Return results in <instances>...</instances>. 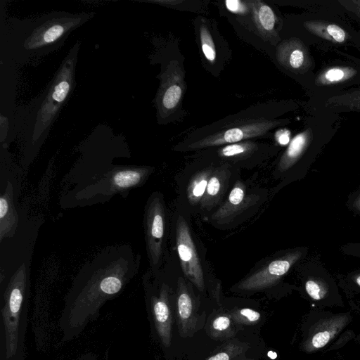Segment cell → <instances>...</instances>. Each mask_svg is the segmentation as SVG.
Segmentation results:
<instances>
[{
	"mask_svg": "<svg viewBox=\"0 0 360 360\" xmlns=\"http://www.w3.org/2000/svg\"><path fill=\"white\" fill-rule=\"evenodd\" d=\"M238 170V169L227 164L216 162L214 169L209 179L205 195L200 205L202 210L210 211L219 205L226 191L229 189L232 174Z\"/></svg>",
	"mask_w": 360,
	"mask_h": 360,
	"instance_id": "ffe728a7",
	"label": "cell"
},
{
	"mask_svg": "<svg viewBox=\"0 0 360 360\" xmlns=\"http://www.w3.org/2000/svg\"><path fill=\"white\" fill-rule=\"evenodd\" d=\"M30 263L0 285V360H23L30 296Z\"/></svg>",
	"mask_w": 360,
	"mask_h": 360,
	"instance_id": "52a82bcc",
	"label": "cell"
},
{
	"mask_svg": "<svg viewBox=\"0 0 360 360\" xmlns=\"http://www.w3.org/2000/svg\"><path fill=\"white\" fill-rule=\"evenodd\" d=\"M143 217L146 252L152 274H155L162 260L166 230V211L161 194L150 195Z\"/></svg>",
	"mask_w": 360,
	"mask_h": 360,
	"instance_id": "9a60e30c",
	"label": "cell"
},
{
	"mask_svg": "<svg viewBox=\"0 0 360 360\" xmlns=\"http://www.w3.org/2000/svg\"><path fill=\"white\" fill-rule=\"evenodd\" d=\"M176 312L181 333L188 334L195 326L196 314L192 296L185 281L181 278L178 283Z\"/></svg>",
	"mask_w": 360,
	"mask_h": 360,
	"instance_id": "d4e9b609",
	"label": "cell"
},
{
	"mask_svg": "<svg viewBox=\"0 0 360 360\" xmlns=\"http://www.w3.org/2000/svg\"><path fill=\"white\" fill-rule=\"evenodd\" d=\"M291 139L290 132L284 127L276 129L273 136L274 142L280 147L287 146Z\"/></svg>",
	"mask_w": 360,
	"mask_h": 360,
	"instance_id": "e575fe53",
	"label": "cell"
},
{
	"mask_svg": "<svg viewBox=\"0 0 360 360\" xmlns=\"http://www.w3.org/2000/svg\"><path fill=\"white\" fill-rule=\"evenodd\" d=\"M339 250L347 256L360 259V242L342 244L340 246Z\"/></svg>",
	"mask_w": 360,
	"mask_h": 360,
	"instance_id": "d590c367",
	"label": "cell"
},
{
	"mask_svg": "<svg viewBox=\"0 0 360 360\" xmlns=\"http://www.w3.org/2000/svg\"><path fill=\"white\" fill-rule=\"evenodd\" d=\"M252 20L259 34L265 39H275L278 37V18L274 8L259 0H248Z\"/></svg>",
	"mask_w": 360,
	"mask_h": 360,
	"instance_id": "cb8c5ba5",
	"label": "cell"
},
{
	"mask_svg": "<svg viewBox=\"0 0 360 360\" xmlns=\"http://www.w3.org/2000/svg\"><path fill=\"white\" fill-rule=\"evenodd\" d=\"M227 10L238 15H245L250 12L248 1L228 0L224 2Z\"/></svg>",
	"mask_w": 360,
	"mask_h": 360,
	"instance_id": "1f68e13d",
	"label": "cell"
},
{
	"mask_svg": "<svg viewBox=\"0 0 360 360\" xmlns=\"http://www.w3.org/2000/svg\"><path fill=\"white\" fill-rule=\"evenodd\" d=\"M307 107L340 115L360 112V87L320 99H309Z\"/></svg>",
	"mask_w": 360,
	"mask_h": 360,
	"instance_id": "44dd1931",
	"label": "cell"
},
{
	"mask_svg": "<svg viewBox=\"0 0 360 360\" xmlns=\"http://www.w3.org/2000/svg\"><path fill=\"white\" fill-rule=\"evenodd\" d=\"M343 13L351 20L360 24V0H338Z\"/></svg>",
	"mask_w": 360,
	"mask_h": 360,
	"instance_id": "f1b7e54d",
	"label": "cell"
},
{
	"mask_svg": "<svg viewBox=\"0 0 360 360\" xmlns=\"http://www.w3.org/2000/svg\"><path fill=\"white\" fill-rule=\"evenodd\" d=\"M160 86L154 99L157 120L167 124L174 119L182 106L186 89L183 66L177 60L171 59L162 67Z\"/></svg>",
	"mask_w": 360,
	"mask_h": 360,
	"instance_id": "7c38bea8",
	"label": "cell"
},
{
	"mask_svg": "<svg viewBox=\"0 0 360 360\" xmlns=\"http://www.w3.org/2000/svg\"><path fill=\"white\" fill-rule=\"evenodd\" d=\"M231 317L239 323L250 325L259 321L261 314L252 309L242 308L235 311Z\"/></svg>",
	"mask_w": 360,
	"mask_h": 360,
	"instance_id": "83f0119b",
	"label": "cell"
},
{
	"mask_svg": "<svg viewBox=\"0 0 360 360\" xmlns=\"http://www.w3.org/2000/svg\"><path fill=\"white\" fill-rule=\"evenodd\" d=\"M231 318L227 315H219L217 316L212 323V328L218 335L226 333L231 328Z\"/></svg>",
	"mask_w": 360,
	"mask_h": 360,
	"instance_id": "d6a6232c",
	"label": "cell"
},
{
	"mask_svg": "<svg viewBox=\"0 0 360 360\" xmlns=\"http://www.w3.org/2000/svg\"><path fill=\"white\" fill-rule=\"evenodd\" d=\"M80 46L77 40L41 94L13 117L11 134L20 136L24 164L29 165L36 157L74 91Z\"/></svg>",
	"mask_w": 360,
	"mask_h": 360,
	"instance_id": "277c9868",
	"label": "cell"
},
{
	"mask_svg": "<svg viewBox=\"0 0 360 360\" xmlns=\"http://www.w3.org/2000/svg\"><path fill=\"white\" fill-rule=\"evenodd\" d=\"M153 172V168L146 166H117L101 174L100 177L91 179L84 183V187L75 188L79 200H92L94 196L128 193L129 190L139 187ZM95 198V200L96 199Z\"/></svg>",
	"mask_w": 360,
	"mask_h": 360,
	"instance_id": "30bf717a",
	"label": "cell"
},
{
	"mask_svg": "<svg viewBox=\"0 0 360 360\" xmlns=\"http://www.w3.org/2000/svg\"><path fill=\"white\" fill-rule=\"evenodd\" d=\"M345 205L349 211L360 218V186L348 194Z\"/></svg>",
	"mask_w": 360,
	"mask_h": 360,
	"instance_id": "4dcf8cb0",
	"label": "cell"
},
{
	"mask_svg": "<svg viewBox=\"0 0 360 360\" xmlns=\"http://www.w3.org/2000/svg\"><path fill=\"white\" fill-rule=\"evenodd\" d=\"M344 319H336L332 327L327 326L326 329L318 331L315 333L310 342L311 347L319 349L326 345L333 337L338 333L344 325Z\"/></svg>",
	"mask_w": 360,
	"mask_h": 360,
	"instance_id": "4316f807",
	"label": "cell"
},
{
	"mask_svg": "<svg viewBox=\"0 0 360 360\" xmlns=\"http://www.w3.org/2000/svg\"><path fill=\"white\" fill-rule=\"evenodd\" d=\"M176 245L181 266L186 277L200 291L205 289L201 261L186 219L179 216L175 229Z\"/></svg>",
	"mask_w": 360,
	"mask_h": 360,
	"instance_id": "ac0fdd59",
	"label": "cell"
},
{
	"mask_svg": "<svg viewBox=\"0 0 360 360\" xmlns=\"http://www.w3.org/2000/svg\"><path fill=\"white\" fill-rule=\"evenodd\" d=\"M306 294L314 301L327 299L333 294L335 283L319 255H307L295 266Z\"/></svg>",
	"mask_w": 360,
	"mask_h": 360,
	"instance_id": "e0dca14e",
	"label": "cell"
},
{
	"mask_svg": "<svg viewBox=\"0 0 360 360\" xmlns=\"http://www.w3.org/2000/svg\"><path fill=\"white\" fill-rule=\"evenodd\" d=\"M259 199L256 194H248L244 182L235 181L226 200L219 206L211 215V221L217 224H225L241 214Z\"/></svg>",
	"mask_w": 360,
	"mask_h": 360,
	"instance_id": "d6986e66",
	"label": "cell"
},
{
	"mask_svg": "<svg viewBox=\"0 0 360 360\" xmlns=\"http://www.w3.org/2000/svg\"><path fill=\"white\" fill-rule=\"evenodd\" d=\"M243 348L236 345H229L218 353L208 357L205 360H232L242 352Z\"/></svg>",
	"mask_w": 360,
	"mask_h": 360,
	"instance_id": "f546056e",
	"label": "cell"
},
{
	"mask_svg": "<svg viewBox=\"0 0 360 360\" xmlns=\"http://www.w3.org/2000/svg\"><path fill=\"white\" fill-rule=\"evenodd\" d=\"M279 151L280 146L275 142L250 139L195 152L193 156L207 158L238 169H250L262 165Z\"/></svg>",
	"mask_w": 360,
	"mask_h": 360,
	"instance_id": "9c48e42d",
	"label": "cell"
},
{
	"mask_svg": "<svg viewBox=\"0 0 360 360\" xmlns=\"http://www.w3.org/2000/svg\"><path fill=\"white\" fill-rule=\"evenodd\" d=\"M276 58L280 66L306 91L316 72L310 47L298 37L288 36L278 44Z\"/></svg>",
	"mask_w": 360,
	"mask_h": 360,
	"instance_id": "4fadbf2b",
	"label": "cell"
},
{
	"mask_svg": "<svg viewBox=\"0 0 360 360\" xmlns=\"http://www.w3.org/2000/svg\"><path fill=\"white\" fill-rule=\"evenodd\" d=\"M243 360H252V359H243Z\"/></svg>",
	"mask_w": 360,
	"mask_h": 360,
	"instance_id": "8d00e7d4",
	"label": "cell"
},
{
	"mask_svg": "<svg viewBox=\"0 0 360 360\" xmlns=\"http://www.w3.org/2000/svg\"><path fill=\"white\" fill-rule=\"evenodd\" d=\"M143 284L152 332L163 348L167 349L172 343L173 323L169 288L165 283L151 281L149 271L143 276Z\"/></svg>",
	"mask_w": 360,
	"mask_h": 360,
	"instance_id": "8fae6325",
	"label": "cell"
},
{
	"mask_svg": "<svg viewBox=\"0 0 360 360\" xmlns=\"http://www.w3.org/2000/svg\"><path fill=\"white\" fill-rule=\"evenodd\" d=\"M288 23V36L298 37L309 47L326 52L352 47L360 53V30L352 25L338 0L330 6L292 15Z\"/></svg>",
	"mask_w": 360,
	"mask_h": 360,
	"instance_id": "8992f818",
	"label": "cell"
},
{
	"mask_svg": "<svg viewBox=\"0 0 360 360\" xmlns=\"http://www.w3.org/2000/svg\"><path fill=\"white\" fill-rule=\"evenodd\" d=\"M338 276L342 283L360 290V268L353 269L346 274H340Z\"/></svg>",
	"mask_w": 360,
	"mask_h": 360,
	"instance_id": "836d02e7",
	"label": "cell"
},
{
	"mask_svg": "<svg viewBox=\"0 0 360 360\" xmlns=\"http://www.w3.org/2000/svg\"><path fill=\"white\" fill-rule=\"evenodd\" d=\"M14 188L7 180L5 188H1L0 197V240L15 234L20 221L14 200Z\"/></svg>",
	"mask_w": 360,
	"mask_h": 360,
	"instance_id": "7402d4cb",
	"label": "cell"
},
{
	"mask_svg": "<svg viewBox=\"0 0 360 360\" xmlns=\"http://www.w3.org/2000/svg\"><path fill=\"white\" fill-rule=\"evenodd\" d=\"M309 108L302 129L294 135L276 160L274 176L279 188L305 178L340 127V115Z\"/></svg>",
	"mask_w": 360,
	"mask_h": 360,
	"instance_id": "5b68a950",
	"label": "cell"
},
{
	"mask_svg": "<svg viewBox=\"0 0 360 360\" xmlns=\"http://www.w3.org/2000/svg\"><path fill=\"white\" fill-rule=\"evenodd\" d=\"M41 222L33 219H24L20 215L19 226L15 234L1 240L0 285L25 263H30L20 252L22 244L36 240Z\"/></svg>",
	"mask_w": 360,
	"mask_h": 360,
	"instance_id": "2e32d148",
	"label": "cell"
},
{
	"mask_svg": "<svg viewBox=\"0 0 360 360\" xmlns=\"http://www.w3.org/2000/svg\"><path fill=\"white\" fill-rule=\"evenodd\" d=\"M94 15V12L53 11L32 18H9L1 30V58L34 65L63 46L73 31Z\"/></svg>",
	"mask_w": 360,
	"mask_h": 360,
	"instance_id": "3957f363",
	"label": "cell"
},
{
	"mask_svg": "<svg viewBox=\"0 0 360 360\" xmlns=\"http://www.w3.org/2000/svg\"><path fill=\"white\" fill-rule=\"evenodd\" d=\"M193 157L198 160L200 167L188 180L186 188V195L188 204L192 206H196L200 205L209 179L214 169L216 162L205 157Z\"/></svg>",
	"mask_w": 360,
	"mask_h": 360,
	"instance_id": "603a6c76",
	"label": "cell"
},
{
	"mask_svg": "<svg viewBox=\"0 0 360 360\" xmlns=\"http://www.w3.org/2000/svg\"><path fill=\"white\" fill-rule=\"evenodd\" d=\"M300 108L294 100H271L196 128L176 144V152H198L250 139L273 138L279 128L291 123L285 115Z\"/></svg>",
	"mask_w": 360,
	"mask_h": 360,
	"instance_id": "7a4b0ae2",
	"label": "cell"
},
{
	"mask_svg": "<svg viewBox=\"0 0 360 360\" xmlns=\"http://www.w3.org/2000/svg\"><path fill=\"white\" fill-rule=\"evenodd\" d=\"M197 34L201 53L210 65H215L219 61V56L221 52L219 40L217 38L215 30L211 22L200 18L196 22Z\"/></svg>",
	"mask_w": 360,
	"mask_h": 360,
	"instance_id": "484cf974",
	"label": "cell"
},
{
	"mask_svg": "<svg viewBox=\"0 0 360 360\" xmlns=\"http://www.w3.org/2000/svg\"><path fill=\"white\" fill-rule=\"evenodd\" d=\"M309 251L305 246L283 251L262 268L243 279L234 289L240 292H254L277 283L309 254Z\"/></svg>",
	"mask_w": 360,
	"mask_h": 360,
	"instance_id": "5bb4252c",
	"label": "cell"
},
{
	"mask_svg": "<svg viewBox=\"0 0 360 360\" xmlns=\"http://www.w3.org/2000/svg\"><path fill=\"white\" fill-rule=\"evenodd\" d=\"M324 61L306 90L309 99L333 96L360 87V60L343 51Z\"/></svg>",
	"mask_w": 360,
	"mask_h": 360,
	"instance_id": "ba28073f",
	"label": "cell"
},
{
	"mask_svg": "<svg viewBox=\"0 0 360 360\" xmlns=\"http://www.w3.org/2000/svg\"><path fill=\"white\" fill-rule=\"evenodd\" d=\"M141 257L129 245L108 247L86 263L74 278L59 319L62 340L79 336L104 304L117 297L136 274Z\"/></svg>",
	"mask_w": 360,
	"mask_h": 360,
	"instance_id": "6da1fadb",
	"label": "cell"
}]
</instances>
